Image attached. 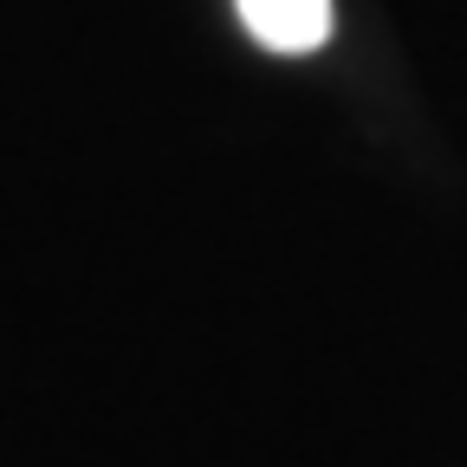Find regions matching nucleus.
Here are the masks:
<instances>
[{"label":"nucleus","instance_id":"nucleus-1","mask_svg":"<svg viewBox=\"0 0 467 467\" xmlns=\"http://www.w3.org/2000/svg\"><path fill=\"white\" fill-rule=\"evenodd\" d=\"M241 7V26L266 46V52H318L331 39V0H234Z\"/></svg>","mask_w":467,"mask_h":467}]
</instances>
